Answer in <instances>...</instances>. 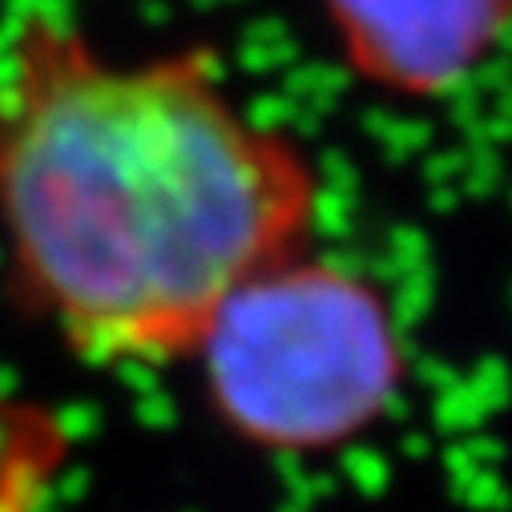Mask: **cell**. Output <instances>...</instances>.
Here are the masks:
<instances>
[{
    "instance_id": "obj_1",
    "label": "cell",
    "mask_w": 512,
    "mask_h": 512,
    "mask_svg": "<svg viewBox=\"0 0 512 512\" xmlns=\"http://www.w3.org/2000/svg\"><path fill=\"white\" fill-rule=\"evenodd\" d=\"M323 178L210 49L113 57L29 9L0 57V242L17 303L77 359L194 355L222 299L307 250Z\"/></svg>"
},
{
    "instance_id": "obj_2",
    "label": "cell",
    "mask_w": 512,
    "mask_h": 512,
    "mask_svg": "<svg viewBox=\"0 0 512 512\" xmlns=\"http://www.w3.org/2000/svg\"><path fill=\"white\" fill-rule=\"evenodd\" d=\"M194 359L218 420L275 452H327L355 440L392 408L408 375L379 287L307 250L234 287Z\"/></svg>"
},
{
    "instance_id": "obj_3",
    "label": "cell",
    "mask_w": 512,
    "mask_h": 512,
    "mask_svg": "<svg viewBox=\"0 0 512 512\" xmlns=\"http://www.w3.org/2000/svg\"><path fill=\"white\" fill-rule=\"evenodd\" d=\"M351 73L396 97L460 89L508 37L512 0H323Z\"/></svg>"
}]
</instances>
